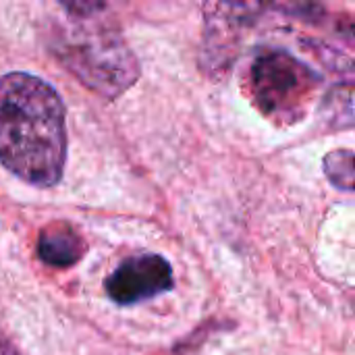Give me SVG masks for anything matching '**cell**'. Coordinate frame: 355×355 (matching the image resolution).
Wrapping results in <instances>:
<instances>
[{
    "label": "cell",
    "mask_w": 355,
    "mask_h": 355,
    "mask_svg": "<svg viewBox=\"0 0 355 355\" xmlns=\"http://www.w3.org/2000/svg\"><path fill=\"white\" fill-rule=\"evenodd\" d=\"M0 164L35 187H54L64 175L67 108L37 75L10 71L0 77Z\"/></svg>",
    "instance_id": "6da1fadb"
},
{
    "label": "cell",
    "mask_w": 355,
    "mask_h": 355,
    "mask_svg": "<svg viewBox=\"0 0 355 355\" xmlns=\"http://www.w3.org/2000/svg\"><path fill=\"white\" fill-rule=\"evenodd\" d=\"M60 8L73 19V25L58 27L52 52L67 71L106 100L133 87L139 79V62L123 33L98 15L106 10V4L73 2Z\"/></svg>",
    "instance_id": "7a4b0ae2"
},
{
    "label": "cell",
    "mask_w": 355,
    "mask_h": 355,
    "mask_svg": "<svg viewBox=\"0 0 355 355\" xmlns=\"http://www.w3.org/2000/svg\"><path fill=\"white\" fill-rule=\"evenodd\" d=\"M320 87V73L295 54L279 48L260 50L248 71V89L254 106L281 127L304 121L318 100Z\"/></svg>",
    "instance_id": "3957f363"
},
{
    "label": "cell",
    "mask_w": 355,
    "mask_h": 355,
    "mask_svg": "<svg viewBox=\"0 0 355 355\" xmlns=\"http://www.w3.org/2000/svg\"><path fill=\"white\" fill-rule=\"evenodd\" d=\"M175 287L173 266L160 254H137L123 260L104 281V293L116 306H135Z\"/></svg>",
    "instance_id": "277c9868"
},
{
    "label": "cell",
    "mask_w": 355,
    "mask_h": 355,
    "mask_svg": "<svg viewBox=\"0 0 355 355\" xmlns=\"http://www.w3.org/2000/svg\"><path fill=\"white\" fill-rule=\"evenodd\" d=\"M35 252L44 264L54 266V268H69V266H75L83 258L85 243L75 227L58 220V223L46 225L40 231Z\"/></svg>",
    "instance_id": "5b68a950"
},
{
    "label": "cell",
    "mask_w": 355,
    "mask_h": 355,
    "mask_svg": "<svg viewBox=\"0 0 355 355\" xmlns=\"http://www.w3.org/2000/svg\"><path fill=\"white\" fill-rule=\"evenodd\" d=\"M324 173L329 181L343 189H354V152L352 150H335L324 156Z\"/></svg>",
    "instance_id": "8992f818"
},
{
    "label": "cell",
    "mask_w": 355,
    "mask_h": 355,
    "mask_svg": "<svg viewBox=\"0 0 355 355\" xmlns=\"http://www.w3.org/2000/svg\"><path fill=\"white\" fill-rule=\"evenodd\" d=\"M0 355H23L2 331H0Z\"/></svg>",
    "instance_id": "52a82bcc"
}]
</instances>
